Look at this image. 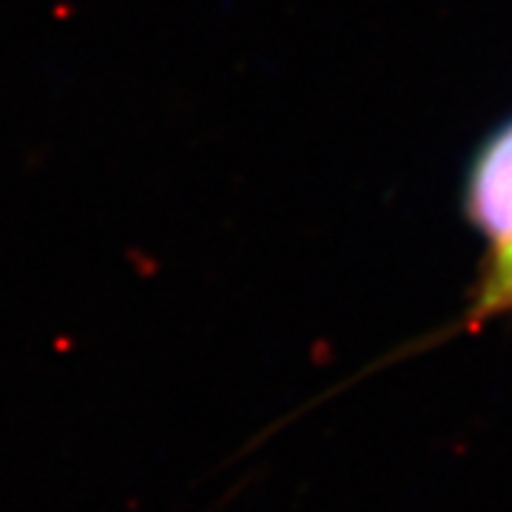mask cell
<instances>
[{"instance_id": "cell-1", "label": "cell", "mask_w": 512, "mask_h": 512, "mask_svg": "<svg viewBox=\"0 0 512 512\" xmlns=\"http://www.w3.org/2000/svg\"><path fill=\"white\" fill-rule=\"evenodd\" d=\"M467 217L493 239L495 251L512 245V123L487 140L467 183Z\"/></svg>"}]
</instances>
